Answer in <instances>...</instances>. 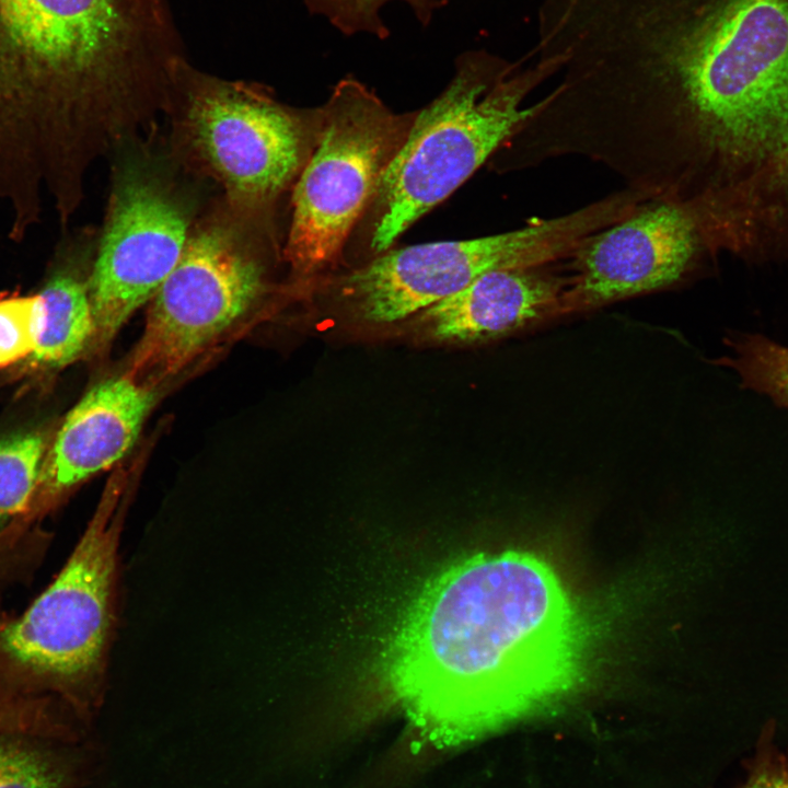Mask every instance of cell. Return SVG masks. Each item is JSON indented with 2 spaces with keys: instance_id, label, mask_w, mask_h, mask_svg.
<instances>
[{
  "instance_id": "19",
  "label": "cell",
  "mask_w": 788,
  "mask_h": 788,
  "mask_svg": "<svg viewBox=\"0 0 788 788\" xmlns=\"http://www.w3.org/2000/svg\"><path fill=\"white\" fill-rule=\"evenodd\" d=\"M44 323L45 308L38 293L0 299V368L34 352Z\"/></svg>"
},
{
  "instance_id": "14",
  "label": "cell",
  "mask_w": 788,
  "mask_h": 788,
  "mask_svg": "<svg viewBox=\"0 0 788 788\" xmlns=\"http://www.w3.org/2000/svg\"><path fill=\"white\" fill-rule=\"evenodd\" d=\"M97 231L67 232L56 245L37 292L44 302V329L27 358L35 368L55 370L77 360L94 344L95 325L89 296V276Z\"/></svg>"
},
{
  "instance_id": "15",
  "label": "cell",
  "mask_w": 788,
  "mask_h": 788,
  "mask_svg": "<svg viewBox=\"0 0 788 788\" xmlns=\"http://www.w3.org/2000/svg\"><path fill=\"white\" fill-rule=\"evenodd\" d=\"M104 762L92 735L0 731V788H84Z\"/></svg>"
},
{
  "instance_id": "3",
  "label": "cell",
  "mask_w": 788,
  "mask_h": 788,
  "mask_svg": "<svg viewBox=\"0 0 788 788\" xmlns=\"http://www.w3.org/2000/svg\"><path fill=\"white\" fill-rule=\"evenodd\" d=\"M183 58L166 0H0V170L88 169L163 112Z\"/></svg>"
},
{
  "instance_id": "12",
  "label": "cell",
  "mask_w": 788,
  "mask_h": 788,
  "mask_svg": "<svg viewBox=\"0 0 788 788\" xmlns=\"http://www.w3.org/2000/svg\"><path fill=\"white\" fill-rule=\"evenodd\" d=\"M157 394L153 386L126 373L94 385L49 442L35 496L38 503L53 505L118 462L135 443Z\"/></svg>"
},
{
  "instance_id": "2",
  "label": "cell",
  "mask_w": 788,
  "mask_h": 788,
  "mask_svg": "<svg viewBox=\"0 0 788 788\" xmlns=\"http://www.w3.org/2000/svg\"><path fill=\"white\" fill-rule=\"evenodd\" d=\"M555 570L521 551L478 553L431 576L379 660L389 700L437 748L480 738L567 696L586 631Z\"/></svg>"
},
{
  "instance_id": "6",
  "label": "cell",
  "mask_w": 788,
  "mask_h": 788,
  "mask_svg": "<svg viewBox=\"0 0 788 788\" xmlns=\"http://www.w3.org/2000/svg\"><path fill=\"white\" fill-rule=\"evenodd\" d=\"M111 157L109 197L89 276L94 345L101 346L176 266L209 184L155 132L123 141Z\"/></svg>"
},
{
  "instance_id": "21",
  "label": "cell",
  "mask_w": 788,
  "mask_h": 788,
  "mask_svg": "<svg viewBox=\"0 0 788 788\" xmlns=\"http://www.w3.org/2000/svg\"><path fill=\"white\" fill-rule=\"evenodd\" d=\"M34 722L35 711L30 702L0 696V731L27 730Z\"/></svg>"
},
{
  "instance_id": "4",
  "label": "cell",
  "mask_w": 788,
  "mask_h": 788,
  "mask_svg": "<svg viewBox=\"0 0 788 788\" xmlns=\"http://www.w3.org/2000/svg\"><path fill=\"white\" fill-rule=\"evenodd\" d=\"M123 480L115 479L46 590L0 623V696L53 697L91 727L106 693L119 614Z\"/></svg>"
},
{
  "instance_id": "5",
  "label": "cell",
  "mask_w": 788,
  "mask_h": 788,
  "mask_svg": "<svg viewBox=\"0 0 788 788\" xmlns=\"http://www.w3.org/2000/svg\"><path fill=\"white\" fill-rule=\"evenodd\" d=\"M521 63L485 50L456 59L451 82L414 119L381 176L374 251H387L499 151L532 114L525 99L560 70L556 58Z\"/></svg>"
},
{
  "instance_id": "13",
  "label": "cell",
  "mask_w": 788,
  "mask_h": 788,
  "mask_svg": "<svg viewBox=\"0 0 788 788\" xmlns=\"http://www.w3.org/2000/svg\"><path fill=\"white\" fill-rule=\"evenodd\" d=\"M551 265L480 275L424 311L430 334L443 341L473 343L558 316L567 273Z\"/></svg>"
},
{
  "instance_id": "10",
  "label": "cell",
  "mask_w": 788,
  "mask_h": 788,
  "mask_svg": "<svg viewBox=\"0 0 788 788\" xmlns=\"http://www.w3.org/2000/svg\"><path fill=\"white\" fill-rule=\"evenodd\" d=\"M323 114L317 146L294 186L282 253L300 275L336 262L406 135L405 124L354 78L337 83Z\"/></svg>"
},
{
  "instance_id": "16",
  "label": "cell",
  "mask_w": 788,
  "mask_h": 788,
  "mask_svg": "<svg viewBox=\"0 0 788 788\" xmlns=\"http://www.w3.org/2000/svg\"><path fill=\"white\" fill-rule=\"evenodd\" d=\"M49 442L35 430L0 437V525L32 507Z\"/></svg>"
},
{
  "instance_id": "17",
  "label": "cell",
  "mask_w": 788,
  "mask_h": 788,
  "mask_svg": "<svg viewBox=\"0 0 788 788\" xmlns=\"http://www.w3.org/2000/svg\"><path fill=\"white\" fill-rule=\"evenodd\" d=\"M734 356L716 362L732 368L744 389L769 396L788 409V347L762 335H740L728 340Z\"/></svg>"
},
{
  "instance_id": "11",
  "label": "cell",
  "mask_w": 788,
  "mask_h": 788,
  "mask_svg": "<svg viewBox=\"0 0 788 788\" xmlns=\"http://www.w3.org/2000/svg\"><path fill=\"white\" fill-rule=\"evenodd\" d=\"M710 257L685 207L649 199L622 220L584 239L563 260L567 285L558 316L668 288Z\"/></svg>"
},
{
  "instance_id": "1",
  "label": "cell",
  "mask_w": 788,
  "mask_h": 788,
  "mask_svg": "<svg viewBox=\"0 0 788 788\" xmlns=\"http://www.w3.org/2000/svg\"><path fill=\"white\" fill-rule=\"evenodd\" d=\"M573 63L604 128L661 172L788 166V0H570Z\"/></svg>"
},
{
  "instance_id": "9",
  "label": "cell",
  "mask_w": 788,
  "mask_h": 788,
  "mask_svg": "<svg viewBox=\"0 0 788 788\" xmlns=\"http://www.w3.org/2000/svg\"><path fill=\"white\" fill-rule=\"evenodd\" d=\"M619 190L554 218H533L509 232L417 244L385 253L346 278L345 292L362 320L389 324L425 311L480 275L566 259L588 236L634 209Z\"/></svg>"
},
{
  "instance_id": "8",
  "label": "cell",
  "mask_w": 788,
  "mask_h": 788,
  "mask_svg": "<svg viewBox=\"0 0 788 788\" xmlns=\"http://www.w3.org/2000/svg\"><path fill=\"white\" fill-rule=\"evenodd\" d=\"M177 159L231 205L270 212L304 165L303 120L263 85L174 67L164 112Z\"/></svg>"
},
{
  "instance_id": "20",
  "label": "cell",
  "mask_w": 788,
  "mask_h": 788,
  "mask_svg": "<svg viewBox=\"0 0 788 788\" xmlns=\"http://www.w3.org/2000/svg\"><path fill=\"white\" fill-rule=\"evenodd\" d=\"M776 723L769 719L761 729L754 754L744 760V781L733 788H788V748L775 742Z\"/></svg>"
},
{
  "instance_id": "18",
  "label": "cell",
  "mask_w": 788,
  "mask_h": 788,
  "mask_svg": "<svg viewBox=\"0 0 788 788\" xmlns=\"http://www.w3.org/2000/svg\"><path fill=\"white\" fill-rule=\"evenodd\" d=\"M313 15L324 16L346 36L369 34L380 40L390 36L381 10L392 1H402L413 11L422 26H428L444 0H303Z\"/></svg>"
},
{
  "instance_id": "7",
  "label": "cell",
  "mask_w": 788,
  "mask_h": 788,
  "mask_svg": "<svg viewBox=\"0 0 788 788\" xmlns=\"http://www.w3.org/2000/svg\"><path fill=\"white\" fill-rule=\"evenodd\" d=\"M269 217L221 195L204 209L176 266L150 300L127 375L154 387L263 298L276 254Z\"/></svg>"
}]
</instances>
